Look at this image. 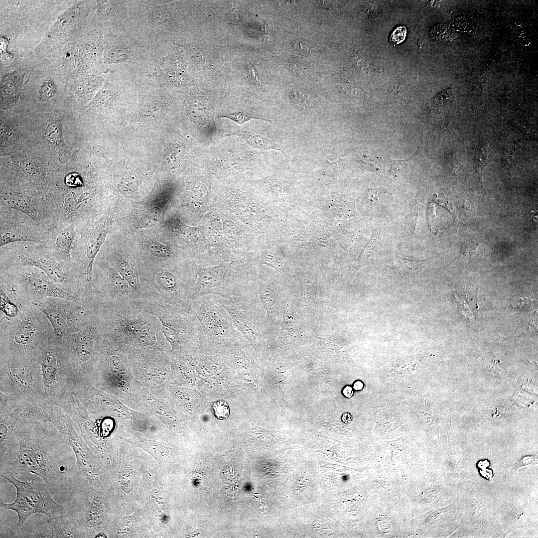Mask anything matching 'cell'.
<instances>
[{
    "mask_svg": "<svg viewBox=\"0 0 538 538\" xmlns=\"http://www.w3.org/2000/svg\"><path fill=\"white\" fill-rule=\"evenodd\" d=\"M17 450L0 459V474L28 472L41 478L52 495L70 489L81 474L75 454L50 422L19 418L14 429Z\"/></svg>",
    "mask_w": 538,
    "mask_h": 538,
    "instance_id": "cell-1",
    "label": "cell"
},
{
    "mask_svg": "<svg viewBox=\"0 0 538 538\" xmlns=\"http://www.w3.org/2000/svg\"><path fill=\"white\" fill-rule=\"evenodd\" d=\"M96 317L103 338L117 349L164 348L166 338L158 319L130 302L98 304Z\"/></svg>",
    "mask_w": 538,
    "mask_h": 538,
    "instance_id": "cell-2",
    "label": "cell"
},
{
    "mask_svg": "<svg viewBox=\"0 0 538 538\" xmlns=\"http://www.w3.org/2000/svg\"><path fill=\"white\" fill-rule=\"evenodd\" d=\"M21 266L41 269L61 289L77 297L82 303L89 296L85 276L73 260L66 261L36 243L20 242L0 247V268Z\"/></svg>",
    "mask_w": 538,
    "mask_h": 538,
    "instance_id": "cell-3",
    "label": "cell"
},
{
    "mask_svg": "<svg viewBox=\"0 0 538 538\" xmlns=\"http://www.w3.org/2000/svg\"><path fill=\"white\" fill-rule=\"evenodd\" d=\"M256 256L247 253L241 258L215 266L202 267L188 260L186 268L189 301L206 294L244 295L257 293L254 268Z\"/></svg>",
    "mask_w": 538,
    "mask_h": 538,
    "instance_id": "cell-4",
    "label": "cell"
},
{
    "mask_svg": "<svg viewBox=\"0 0 538 538\" xmlns=\"http://www.w3.org/2000/svg\"><path fill=\"white\" fill-rule=\"evenodd\" d=\"M0 361H37L41 350L56 338L46 316L32 304L17 316L0 322Z\"/></svg>",
    "mask_w": 538,
    "mask_h": 538,
    "instance_id": "cell-5",
    "label": "cell"
},
{
    "mask_svg": "<svg viewBox=\"0 0 538 538\" xmlns=\"http://www.w3.org/2000/svg\"><path fill=\"white\" fill-rule=\"evenodd\" d=\"M96 309L85 307L58 340L78 382L90 383L99 361L103 337Z\"/></svg>",
    "mask_w": 538,
    "mask_h": 538,
    "instance_id": "cell-6",
    "label": "cell"
},
{
    "mask_svg": "<svg viewBox=\"0 0 538 538\" xmlns=\"http://www.w3.org/2000/svg\"><path fill=\"white\" fill-rule=\"evenodd\" d=\"M174 1L130 0V16L126 31L157 49L174 43L180 31L181 18Z\"/></svg>",
    "mask_w": 538,
    "mask_h": 538,
    "instance_id": "cell-7",
    "label": "cell"
},
{
    "mask_svg": "<svg viewBox=\"0 0 538 538\" xmlns=\"http://www.w3.org/2000/svg\"><path fill=\"white\" fill-rule=\"evenodd\" d=\"M131 304L158 319L173 351L179 352L206 340L201 324L189 306L159 303L145 297Z\"/></svg>",
    "mask_w": 538,
    "mask_h": 538,
    "instance_id": "cell-8",
    "label": "cell"
},
{
    "mask_svg": "<svg viewBox=\"0 0 538 538\" xmlns=\"http://www.w3.org/2000/svg\"><path fill=\"white\" fill-rule=\"evenodd\" d=\"M0 475L13 485L16 490L13 502H0L1 509L12 510L18 516L17 523L9 529L6 537L14 538L21 530L26 521L34 514H43L49 519L58 518L66 514L64 505L52 498L46 484L39 477L35 476L30 481H22L11 473Z\"/></svg>",
    "mask_w": 538,
    "mask_h": 538,
    "instance_id": "cell-9",
    "label": "cell"
},
{
    "mask_svg": "<svg viewBox=\"0 0 538 538\" xmlns=\"http://www.w3.org/2000/svg\"><path fill=\"white\" fill-rule=\"evenodd\" d=\"M103 56L111 71L128 74L137 79L154 72L157 48L128 31L110 34Z\"/></svg>",
    "mask_w": 538,
    "mask_h": 538,
    "instance_id": "cell-10",
    "label": "cell"
},
{
    "mask_svg": "<svg viewBox=\"0 0 538 538\" xmlns=\"http://www.w3.org/2000/svg\"><path fill=\"white\" fill-rule=\"evenodd\" d=\"M188 260L173 267L138 261V269L143 298L157 302L189 306L187 298L186 267Z\"/></svg>",
    "mask_w": 538,
    "mask_h": 538,
    "instance_id": "cell-11",
    "label": "cell"
},
{
    "mask_svg": "<svg viewBox=\"0 0 538 538\" xmlns=\"http://www.w3.org/2000/svg\"><path fill=\"white\" fill-rule=\"evenodd\" d=\"M201 220L210 242L230 260L256 248V236L231 215L212 207Z\"/></svg>",
    "mask_w": 538,
    "mask_h": 538,
    "instance_id": "cell-12",
    "label": "cell"
},
{
    "mask_svg": "<svg viewBox=\"0 0 538 538\" xmlns=\"http://www.w3.org/2000/svg\"><path fill=\"white\" fill-rule=\"evenodd\" d=\"M116 213L115 206L110 205L97 219L75 227V237L71 255L82 270L86 281L88 294L92 292L94 262L112 230Z\"/></svg>",
    "mask_w": 538,
    "mask_h": 538,
    "instance_id": "cell-13",
    "label": "cell"
},
{
    "mask_svg": "<svg viewBox=\"0 0 538 538\" xmlns=\"http://www.w3.org/2000/svg\"><path fill=\"white\" fill-rule=\"evenodd\" d=\"M37 361L41 370L44 400L59 403L78 381L57 337L41 350Z\"/></svg>",
    "mask_w": 538,
    "mask_h": 538,
    "instance_id": "cell-14",
    "label": "cell"
},
{
    "mask_svg": "<svg viewBox=\"0 0 538 538\" xmlns=\"http://www.w3.org/2000/svg\"><path fill=\"white\" fill-rule=\"evenodd\" d=\"M0 392L19 400L25 405L44 400V385L38 362L0 361Z\"/></svg>",
    "mask_w": 538,
    "mask_h": 538,
    "instance_id": "cell-15",
    "label": "cell"
},
{
    "mask_svg": "<svg viewBox=\"0 0 538 538\" xmlns=\"http://www.w3.org/2000/svg\"><path fill=\"white\" fill-rule=\"evenodd\" d=\"M164 228L169 238L187 251L188 256L196 264L207 267L229 261L212 244L202 225L188 226L175 215L165 221Z\"/></svg>",
    "mask_w": 538,
    "mask_h": 538,
    "instance_id": "cell-16",
    "label": "cell"
},
{
    "mask_svg": "<svg viewBox=\"0 0 538 538\" xmlns=\"http://www.w3.org/2000/svg\"><path fill=\"white\" fill-rule=\"evenodd\" d=\"M66 514L77 524L86 537L105 521L104 497L89 489L83 476L67 492L60 495Z\"/></svg>",
    "mask_w": 538,
    "mask_h": 538,
    "instance_id": "cell-17",
    "label": "cell"
},
{
    "mask_svg": "<svg viewBox=\"0 0 538 538\" xmlns=\"http://www.w3.org/2000/svg\"><path fill=\"white\" fill-rule=\"evenodd\" d=\"M189 308L210 342L236 341L244 337L235 327L227 310L214 295L206 294L191 300Z\"/></svg>",
    "mask_w": 538,
    "mask_h": 538,
    "instance_id": "cell-18",
    "label": "cell"
},
{
    "mask_svg": "<svg viewBox=\"0 0 538 538\" xmlns=\"http://www.w3.org/2000/svg\"><path fill=\"white\" fill-rule=\"evenodd\" d=\"M257 295H214L229 313L235 327L255 346L264 337L267 327Z\"/></svg>",
    "mask_w": 538,
    "mask_h": 538,
    "instance_id": "cell-19",
    "label": "cell"
},
{
    "mask_svg": "<svg viewBox=\"0 0 538 538\" xmlns=\"http://www.w3.org/2000/svg\"><path fill=\"white\" fill-rule=\"evenodd\" d=\"M0 272L4 273L11 281L18 295L31 304L47 297H60L81 303L77 297L63 290L37 268L13 266L0 268Z\"/></svg>",
    "mask_w": 538,
    "mask_h": 538,
    "instance_id": "cell-20",
    "label": "cell"
},
{
    "mask_svg": "<svg viewBox=\"0 0 538 538\" xmlns=\"http://www.w3.org/2000/svg\"><path fill=\"white\" fill-rule=\"evenodd\" d=\"M92 295L98 304L135 300L133 290L123 277L102 257L97 255L92 269Z\"/></svg>",
    "mask_w": 538,
    "mask_h": 538,
    "instance_id": "cell-21",
    "label": "cell"
},
{
    "mask_svg": "<svg viewBox=\"0 0 538 538\" xmlns=\"http://www.w3.org/2000/svg\"><path fill=\"white\" fill-rule=\"evenodd\" d=\"M227 213L248 228L257 236L267 232V223L270 222L263 205L246 192L238 189L227 190L219 202L213 205Z\"/></svg>",
    "mask_w": 538,
    "mask_h": 538,
    "instance_id": "cell-22",
    "label": "cell"
},
{
    "mask_svg": "<svg viewBox=\"0 0 538 538\" xmlns=\"http://www.w3.org/2000/svg\"><path fill=\"white\" fill-rule=\"evenodd\" d=\"M49 234L28 215L0 206V247L20 242H33L44 246Z\"/></svg>",
    "mask_w": 538,
    "mask_h": 538,
    "instance_id": "cell-23",
    "label": "cell"
},
{
    "mask_svg": "<svg viewBox=\"0 0 538 538\" xmlns=\"http://www.w3.org/2000/svg\"><path fill=\"white\" fill-rule=\"evenodd\" d=\"M0 182V206L28 215L47 231L43 196L35 189L15 181L1 179Z\"/></svg>",
    "mask_w": 538,
    "mask_h": 538,
    "instance_id": "cell-24",
    "label": "cell"
},
{
    "mask_svg": "<svg viewBox=\"0 0 538 538\" xmlns=\"http://www.w3.org/2000/svg\"><path fill=\"white\" fill-rule=\"evenodd\" d=\"M32 305L46 316L58 340L60 339L81 311L90 305L55 297H45L33 302Z\"/></svg>",
    "mask_w": 538,
    "mask_h": 538,
    "instance_id": "cell-25",
    "label": "cell"
},
{
    "mask_svg": "<svg viewBox=\"0 0 538 538\" xmlns=\"http://www.w3.org/2000/svg\"><path fill=\"white\" fill-rule=\"evenodd\" d=\"M86 536L77 524L67 514L56 519H48L46 521L38 522L21 530L14 538H80Z\"/></svg>",
    "mask_w": 538,
    "mask_h": 538,
    "instance_id": "cell-26",
    "label": "cell"
},
{
    "mask_svg": "<svg viewBox=\"0 0 538 538\" xmlns=\"http://www.w3.org/2000/svg\"><path fill=\"white\" fill-rule=\"evenodd\" d=\"M98 255L107 261L127 281L133 290L135 300L143 298L138 265L131 254L122 251L121 249L113 247L106 241Z\"/></svg>",
    "mask_w": 538,
    "mask_h": 538,
    "instance_id": "cell-27",
    "label": "cell"
},
{
    "mask_svg": "<svg viewBox=\"0 0 538 538\" xmlns=\"http://www.w3.org/2000/svg\"><path fill=\"white\" fill-rule=\"evenodd\" d=\"M171 200L162 195L151 197L140 203L133 215V224L135 230L155 225L170 207Z\"/></svg>",
    "mask_w": 538,
    "mask_h": 538,
    "instance_id": "cell-28",
    "label": "cell"
},
{
    "mask_svg": "<svg viewBox=\"0 0 538 538\" xmlns=\"http://www.w3.org/2000/svg\"><path fill=\"white\" fill-rule=\"evenodd\" d=\"M99 20L110 34L126 31L129 20L130 0L98 1Z\"/></svg>",
    "mask_w": 538,
    "mask_h": 538,
    "instance_id": "cell-29",
    "label": "cell"
},
{
    "mask_svg": "<svg viewBox=\"0 0 538 538\" xmlns=\"http://www.w3.org/2000/svg\"><path fill=\"white\" fill-rule=\"evenodd\" d=\"M64 439L75 454L77 468L81 475L86 478L91 484H100L98 469L95 467L89 448L77 431L66 436Z\"/></svg>",
    "mask_w": 538,
    "mask_h": 538,
    "instance_id": "cell-30",
    "label": "cell"
},
{
    "mask_svg": "<svg viewBox=\"0 0 538 538\" xmlns=\"http://www.w3.org/2000/svg\"><path fill=\"white\" fill-rule=\"evenodd\" d=\"M0 321L16 317L31 304L18 295L13 283L1 272H0Z\"/></svg>",
    "mask_w": 538,
    "mask_h": 538,
    "instance_id": "cell-31",
    "label": "cell"
},
{
    "mask_svg": "<svg viewBox=\"0 0 538 538\" xmlns=\"http://www.w3.org/2000/svg\"><path fill=\"white\" fill-rule=\"evenodd\" d=\"M259 269L257 295L263 308L267 312L268 319L274 324L276 321L275 305L279 295V289L276 282L267 275L262 268Z\"/></svg>",
    "mask_w": 538,
    "mask_h": 538,
    "instance_id": "cell-32",
    "label": "cell"
},
{
    "mask_svg": "<svg viewBox=\"0 0 538 538\" xmlns=\"http://www.w3.org/2000/svg\"><path fill=\"white\" fill-rule=\"evenodd\" d=\"M49 237L44 246L55 252L65 260L73 261L71 251L75 237V228L73 225L49 232Z\"/></svg>",
    "mask_w": 538,
    "mask_h": 538,
    "instance_id": "cell-33",
    "label": "cell"
},
{
    "mask_svg": "<svg viewBox=\"0 0 538 538\" xmlns=\"http://www.w3.org/2000/svg\"><path fill=\"white\" fill-rule=\"evenodd\" d=\"M23 406L12 413L0 418V456L15 452L18 447V441L14 432L15 425L20 417Z\"/></svg>",
    "mask_w": 538,
    "mask_h": 538,
    "instance_id": "cell-34",
    "label": "cell"
},
{
    "mask_svg": "<svg viewBox=\"0 0 538 538\" xmlns=\"http://www.w3.org/2000/svg\"><path fill=\"white\" fill-rule=\"evenodd\" d=\"M441 255L423 260H410L401 257L392 259L389 263L388 271L395 276L404 278L419 275L423 269Z\"/></svg>",
    "mask_w": 538,
    "mask_h": 538,
    "instance_id": "cell-35",
    "label": "cell"
},
{
    "mask_svg": "<svg viewBox=\"0 0 538 538\" xmlns=\"http://www.w3.org/2000/svg\"><path fill=\"white\" fill-rule=\"evenodd\" d=\"M256 261L259 268L263 265L274 269L283 277L285 275L284 263L283 259L276 253L267 249L262 250L256 256Z\"/></svg>",
    "mask_w": 538,
    "mask_h": 538,
    "instance_id": "cell-36",
    "label": "cell"
},
{
    "mask_svg": "<svg viewBox=\"0 0 538 538\" xmlns=\"http://www.w3.org/2000/svg\"><path fill=\"white\" fill-rule=\"evenodd\" d=\"M257 185L265 193L270 195L276 201H283L286 195V189L279 180L273 177L256 181Z\"/></svg>",
    "mask_w": 538,
    "mask_h": 538,
    "instance_id": "cell-37",
    "label": "cell"
},
{
    "mask_svg": "<svg viewBox=\"0 0 538 538\" xmlns=\"http://www.w3.org/2000/svg\"><path fill=\"white\" fill-rule=\"evenodd\" d=\"M480 244L473 242H463L461 244L460 250L456 257L450 263L445 266L443 268L449 269L460 266L468 262L478 253Z\"/></svg>",
    "mask_w": 538,
    "mask_h": 538,
    "instance_id": "cell-38",
    "label": "cell"
},
{
    "mask_svg": "<svg viewBox=\"0 0 538 538\" xmlns=\"http://www.w3.org/2000/svg\"><path fill=\"white\" fill-rule=\"evenodd\" d=\"M240 135L255 148L261 150L276 149L281 151L284 154H286L284 151L275 142L262 135L253 132L244 131L241 132Z\"/></svg>",
    "mask_w": 538,
    "mask_h": 538,
    "instance_id": "cell-39",
    "label": "cell"
},
{
    "mask_svg": "<svg viewBox=\"0 0 538 538\" xmlns=\"http://www.w3.org/2000/svg\"><path fill=\"white\" fill-rule=\"evenodd\" d=\"M376 239L373 233L371 239L363 247L359 256L351 266L352 271H358L362 267L368 265L371 262L374 252V244Z\"/></svg>",
    "mask_w": 538,
    "mask_h": 538,
    "instance_id": "cell-40",
    "label": "cell"
},
{
    "mask_svg": "<svg viewBox=\"0 0 538 538\" xmlns=\"http://www.w3.org/2000/svg\"><path fill=\"white\" fill-rule=\"evenodd\" d=\"M24 405L25 404L19 400L0 392V418Z\"/></svg>",
    "mask_w": 538,
    "mask_h": 538,
    "instance_id": "cell-41",
    "label": "cell"
},
{
    "mask_svg": "<svg viewBox=\"0 0 538 538\" xmlns=\"http://www.w3.org/2000/svg\"><path fill=\"white\" fill-rule=\"evenodd\" d=\"M9 77L5 81V84H2L1 88V96L2 101H5V103L11 105L13 104L18 96L19 91V83L15 82L16 79Z\"/></svg>",
    "mask_w": 538,
    "mask_h": 538,
    "instance_id": "cell-42",
    "label": "cell"
},
{
    "mask_svg": "<svg viewBox=\"0 0 538 538\" xmlns=\"http://www.w3.org/2000/svg\"><path fill=\"white\" fill-rule=\"evenodd\" d=\"M45 137L50 142L64 145L62 137L61 126L57 123L49 124L46 128Z\"/></svg>",
    "mask_w": 538,
    "mask_h": 538,
    "instance_id": "cell-43",
    "label": "cell"
},
{
    "mask_svg": "<svg viewBox=\"0 0 538 538\" xmlns=\"http://www.w3.org/2000/svg\"><path fill=\"white\" fill-rule=\"evenodd\" d=\"M290 98L294 104L300 108H307L311 105L309 95L300 89H293L290 93Z\"/></svg>",
    "mask_w": 538,
    "mask_h": 538,
    "instance_id": "cell-44",
    "label": "cell"
},
{
    "mask_svg": "<svg viewBox=\"0 0 538 538\" xmlns=\"http://www.w3.org/2000/svg\"><path fill=\"white\" fill-rule=\"evenodd\" d=\"M488 161V155L487 150L483 148L478 149L475 154V167L477 173L481 172L482 175V171Z\"/></svg>",
    "mask_w": 538,
    "mask_h": 538,
    "instance_id": "cell-45",
    "label": "cell"
},
{
    "mask_svg": "<svg viewBox=\"0 0 538 538\" xmlns=\"http://www.w3.org/2000/svg\"><path fill=\"white\" fill-rule=\"evenodd\" d=\"M455 28L460 33L472 34L475 31L474 24L466 17H459L456 19Z\"/></svg>",
    "mask_w": 538,
    "mask_h": 538,
    "instance_id": "cell-46",
    "label": "cell"
},
{
    "mask_svg": "<svg viewBox=\"0 0 538 538\" xmlns=\"http://www.w3.org/2000/svg\"><path fill=\"white\" fill-rule=\"evenodd\" d=\"M212 409L214 415L219 419H225L229 416V406L224 401H219L214 403Z\"/></svg>",
    "mask_w": 538,
    "mask_h": 538,
    "instance_id": "cell-47",
    "label": "cell"
},
{
    "mask_svg": "<svg viewBox=\"0 0 538 538\" xmlns=\"http://www.w3.org/2000/svg\"><path fill=\"white\" fill-rule=\"evenodd\" d=\"M168 150L165 153V162H166L171 165L177 164V161L180 160L181 157V150L178 147L176 148L175 146L170 147Z\"/></svg>",
    "mask_w": 538,
    "mask_h": 538,
    "instance_id": "cell-48",
    "label": "cell"
},
{
    "mask_svg": "<svg viewBox=\"0 0 538 538\" xmlns=\"http://www.w3.org/2000/svg\"><path fill=\"white\" fill-rule=\"evenodd\" d=\"M406 34V27L404 26H399L392 32L390 38V41L394 44H399L404 40Z\"/></svg>",
    "mask_w": 538,
    "mask_h": 538,
    "instance_id": "cell-49",
    "label": "cell"
},
{
    "mask_svg": "<svg viewBox=\"0 0 538 538\" xmlns=\"http://www.w3.org/2000/svg\"><path fill=\"white\" fill-rule=\"evenodd\" d=\"M55 91L53 83L50 81H47L42 85L40 89V95L43 98H49L53 95Z\"/></svg>",
    "mask_w": 538,
    "mask_h": 538,
    "instance_id": "cell-50",
    "label": "cell"
},
{
    "mask_svg": "<svg viewBox=\"0 0 538 538\" xmlns=\"http://www.w3.org/2000/svg\"><path fill=\"white\" fill-rule=\"evenodd\" d=\"M535 461V459L532 456H527L523 457L520 461H519L518 465L519 466L523 465H528L533 463Z\"/></svg>",
    "mask_w": 538,
    "mask_h": 538,
    "instance_id": "cell-51",
    "label": "cell"
},
{
    "mask_svg": "<svg viewBox=\"0 0 538 538\" xmlns=\"http://www.w3.org/2000/svg\"><path fill=\"white\" fill-rule=\"evenodd\" d=\"M353 393L352 389L350 387H346L343 390V394L348 398L351 397L352 396Z\"/></svg>",
    "mask_w": 538,
    "mask_h": 538,
    "instance_id": "cell-52",
    "label": "cell"
},
{
    "mask_svg": "<svg viewBox=\"0 0 538 538\" xmlns=\"http://www.w3.org/2000/svg\"><path fill=\"white\" fill-rule=\"evenodd\" d=\"M363 387V384L360 381L356 382L354 385V388L356 390H361Z\"/></svg>",
    "mask_w": 538,
    "mask_h": 538,
    "instance_id": "cell-53",
    "label": "cell"
}]
</instances>
